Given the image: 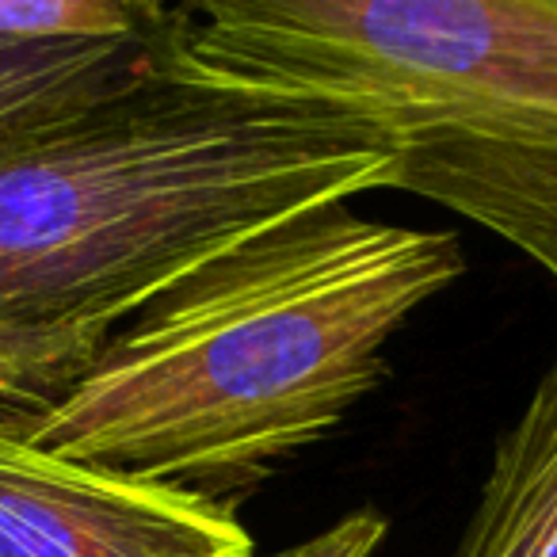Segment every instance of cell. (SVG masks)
<instances>
[{"mask_svg": "<svg viewBox=\"0 0 557 557\" xmlns=\"http://www.w3.org/2000/svg\"><path fill=\"white\" fill-rule=\"evenodd\" d=\"M0 557H256L233 508L70 462L0 424Z\"/></svg>", "mask_w": 557, "mask_h": 557, "instance_id": "277c9868", "label": "cell"}, {"mask_svg": "<svg viewBox=\"0 0 557 557\" xmlns=\"http://www.w3.org/2000/svg\"><path fill=\"white\" fill-rule=\"evenodd\" d=\"M450 557H557V356L496 440Z\"/></svg>", "mask_w": 557, "mask_h": 557, "instance_id": "8992f818", "label": "cell"}, {"mask_svg": "<svg viewBox=\"0 0 557 557\" xmlns=\"http://www.w3.org/2000/svg\"><path fill=\"white\" fill-rule=\"evenodd\" d=\"M462 268L450 230L313 210L180 278L16 432L233 508L341 428L382 382L397 329Z\"/></svg>", "mask_w": 557, "mask_h": 557, "instance_id": "6da1fadb", "label": "cell"}, {"mask_svg": "<svg viewBox=\"0 0 557 557\" xmlns=\"http://www.w3.org/2000/svg\"><path fill=\"white\" fill-rule=\"evenodd\" d=\"M389 172L344 119L191 62L180 24L153 81L0 149V325L108 344L214 256Z\"/></svg>", "mask_w": 557, "mask_h": 557, "instance_id": "7a4b0ae2", "label": "cell"}, {"mask_svg": "<svg viewBox=\"0 0 557 557\" xmlns=\"http://www.w3.org/2000/svg\"><path fill=\"white\" fill-rule=\"evenodd\" d=\"M386 516L379 508H356L341 516L333 527L318 531L313 539L298 542L290 549H278L271 557H374L386 542Z\"/></svg>", "mask_w": 557, "mask_h": 557, "instance_id": "9c48e42d", "label": "cell"}, {"mask_svg": "<svg viewBox=\"0 0 557 557\" xmlns=\"http://www.w3.org/2000/svg\"><path fill=\"white\" fill-rule=\"evenodd\" d=\"M202 70L310 103L389 187L485 225L557 283V0H199Z\"/></svg>", "mask_w": 557, "mask_h": 557, "instance_id": "3957f363", "label": "cell"}, {"mask_svg": "<svg viewBox=\"0 0 557 557\" xmlns=\"http://www.w3.org/2000/svg\"><path fill=\"white\" fill-rule=\"evenodd\" d=\"M180 4L161 27L119 39H0V149L153 81L180 54Z\"/></svg>", "mask_w": 557, "mask_h": 557, "instance_id": "5b68a950", "label": "cell"}, {"mask_svg": "<svg viewBox=\"0 0 557 557\" xmlns=\"http://www.w3.org/2000/svg\"><path fill=\"white\" fill-rule=\"evenodd\" d=\"M103 344L73 333L0 325V424L24 428L92 367Z\"/></svg>", "mask_w": 557, "mask_h": 557, "instance_id": "52a82bcc", "label": "cell"}, {"mask_svg": "<svg viewBox=\"0 0 557 557\" xmlns=\"http://www.w3.org/2000/svg\"><path fill=\"white\" fill-rule=\"evenodd\" d=\"M169 16V4H153V0H0V39H119V35L153 32Z\"/></svg>", "mask_w": 557, "mask_h": 557, "instance_id": "ba28073f", "label": "cell"}]
</instances>
